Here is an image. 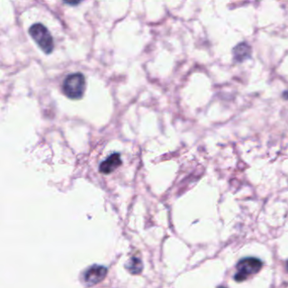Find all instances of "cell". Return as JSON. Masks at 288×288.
I'll return each mask as SVG.
<instances>
[{"mask_svg": "<svg viewBox=\"0 0 288 288\" xmlns=\"http://www.w3.org/2000/svg\"><path fill=\"white\" fill-rule=\"evenodd\" d=\"M85 90V76L80 73L68 75L63 83V91L70 99H80Z\"/></svg>", "mask_w": 288, "mask_h": 288, "instance_id": "6da1fadb", "label": "cell"}, {"mask_svg": "<svg viewBox=\"0 0 288 288\" xmlns=\"http://www.w3.org/2000/svg\"><path fill=\"white\" fill-rule=\"evenodd\" d=\"M29 34L44 53L51 54L54 50V39L46 26L42 24H34L29 29Z\"/></svg>", "mask_w": 288, "mask_h": 288, "instance_id": "7a4b0ae2", "label": "cell"}, {"mask_svg": "<svg viewBox=\"0 0 288 288\" xmlns=\"http://www.w3.org/2000/svg\"><path fill=\"white\" fill-rule=\"evenodd\" d=\"M262 265V261L257 258L248 257L242 259L237 263V272L235 275V280L237 281H244L250 275L259 272Z\"/></svg>", "mask_w": 288, "mask_h": 288, "instance_id": "3957f363", "label": "cell"}, {"mask_svg": "<svg viewBox=\"0 0 288 288\" xmlns=\"http://www.w3.org/2000/svg\"><path fill=\"white\" fill-rule=\"evenodd\" d=\"M108 269L102 265H92L88 270H85L83 278L87 285H93L101 282L106 277Z\"/></svg>", "mask_w": 288, "mask_h": 288, "instance_id": "277c9868", "label": "cell"}, {"mask_svg": "<svg viewBox=\"0 0 288 288\" xmlns=\"http://www.w3.org/2000/svg\"><path fill=\"white\" fill-rule=\"evenodd\" d=\"M122 164L121 157L119 153H114L108 157L100 164L99 170L103 174H109Z\"/></svg>", "mask_w": 288, "mask_h": 288, "instance_id": "5b68a950", "label": "cell"}, {"mask_svg": "<svg viewBox=\"0 0 288 288\" xmlns=\"http://www.w3.org/2000/svg\"><path fill=\"white\" fill-rule=\"evenodd\" d=\"M232 53H233L235 61L243 63L248 59H250L252 49L249 44L242 42V43L237 44V46H235Z\"/></svg>", "mask_w": 288, "mask_h": 288, "instance_id": "8992f818", "label": "cell"}, {"mask_svg": "<svg viewBox=\"0 0 288 288\" xmlns=\"http://www.w3.org/2000/svg\"><path fill=\"white\" fill-rule=\"evenodd\" d=\"M127 270L133 275H138L141 272L142 268H143V264L141 260L138 257H132L130 260L128 261L126 265Z\"/></svg>", "mask_w": 288, "mask_h": 288, "instance_id": "52a82bcc", "label": "cell"}, {"mask_svg": "<svg viewBox=\"0 0 288 288\" xmlns=\"http://www.w3.org/2000/svg\"><path fill=\"white\" fill-rule=\"evenodd\" d=\"M82 0H64L65 3L70 5V6H77Z\"/></svg>", "mask_w": 288, "mask_h": 288, "instance_id": "ba28073f", "label": "cell"}, {"mask_svg": "<svg viewBox=\"0 0 288 288\" xmlns=\"http://www.w3.org/2000/svg\"><path fill=\"white\" fill-rule=\"evenodd\" d=\"M286 269H287L288 270V260L286 261Z\"/></svg>", "mask_w": 288, "mask_h": 288, "instance_id": "9c48e42d", "label": "cell"}]
</instances>
